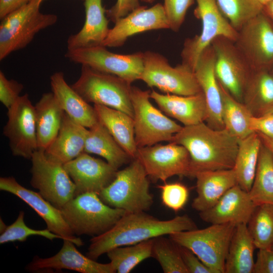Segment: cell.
Segmentation results:
<instances>
[{"label": "cell", "instance_id": "1", "mask_svg": "<svg viewBox=\"0 0 273 273\" xmlns=\"http://www.w3.org/2000/svg\"><path fill=\"white\" fill-rule=\"evenodd\" d=\"M197 229L195 222L187 214L163 220L145 212H126L109 230L93 237L86 256L96 260L117 247L133 245L159 236Z\"/></svg>", "mask_w": 273, "mask_h": 273}, {"label": "cell", "instance_id": "2", "mask_svg": "<svg viewBox=\"0 0 273 273\" xmlns=\"http://www.w3.org/2000/svg\"><path fill=\"white\" fill-rule=\"evenodd\" d=\"M170 142L188 150L189 177L194 178L200 171L233 168L239 140L225 128L215 129L202 122L183 126Z\"/></svg>", "mask_w": 273, "mask_h": 273}, {"label": "cell", "instance_id": "3", "mask_svg": "<svg viewBox=\"0 0 273 273\" xmlns=\"http://www.w3.org/2000/svg\"><path fill=\"white\" fill-rule=\"evenodd\" d=\"M149 177L137 158L117 170L112 181L99 194L107 205L126 212H145L153 203Z\"/></svg>", "mask_w": 273, "mask_h": 273}, {"label": "cell", "instance_id": "4", "mask_svg": "<svg viewBox=\"0 0 273 273\" xmlns=\"http://www.w3.org/2000/svg\"><path fill=\"white\" fill-rule=\"evenodd\" d=\"M75 235H100L112 228L126 212L112 207L95 192L75 196L60 209Z\"/></svg>", "mask_w": 273, "mask_h": 273}, {"label": "cell", "instance_id": "5", "mask_svg": "<svg viewBox=\"0 0 273 273\" xmlns=\"http://www.w3.org/2000/svg\"><path fill=\"white\" fill-rule=\"evenodd\" d=\"M41 0H32L2 19L0 24V60L25 48L40 30L55 24L58 17L40 10Z\"/></svg>", "mask_w": 273, "mask_h": 273}, {"label": "cell", "instance_id": "6", "mask_svg": "<svg viewBox=\"0 0 273 273\" xmlns=\"http://www.w3.org/2000/svg\"><path fill=\"white\" fill-rule=\"evenodd\" d=\"M80 75L71 86L84 100L123 112L133 118L131 84L114 75L81 65Z\"/></svg>", "mask_w": 273, "mask_h": 273}, {"label": "cell", "instance_id": "7", "mask_svg": "<svg viewBox=\"0 0 273 273\" xmlns=\"http://www.w3.org/2000/svg\"><path fill=\"white\" fill-rule=\"evenodd\" d=\"M236 224L232 223L179 232L169 235L176 244L192 251L212 271L224 273V265Z\"/></svg>", "mask_w": 273, "mask_h": 273}, {"label": "cell", "instance_id": "8", "mask_svg": "<svg viewBox=\"0 0 273 273\" xmlns=\"http://www.w3.org/2000/svg\"><path fill=\"white\" fill-rule=\"evenodd\" d=\"M150 92L131 86V101L138 148L163 141L170 142L173 136L183 128L152 105Z\"/></svg>", "mask_w": 273, "mask_h": 273}, {"label": "cell", "instance_id": "9", "mask_svg": "<svg viewBox=\"0 0 273 273\" xmlns=\"http://www.w3.org/2000/svg\"><path fill=\"white\" fill-rule=\"evenodd\" d=\"M143 65L140 80L149 87L180 96H191L202 92L191 69L181 63L172 67L165 57L157 52H143Z\"/></svg>", "mask_w": 273, "mask_h": 273}, {"label": "cell", "instance_id": "10", "mask_svg": "<svg viewBox=\"0 0 273 273\" xmlns=\"http://www.w3.org/2000/svg\"><path fill=\"white\" fill-rule=\"evenodd\" d=\"M194 14L202 22L200 34L185 39L180 54L181 64L193 71L203 50L219 36L234 41L238 31L231 25L219 9L216 0H195Z\"/></svg>", "mask_w": 273, "mask_h": 273}, {"label": "cell", "instance_id": "11", "mask_svg": "<svg viewBox=\"0 0 273 273\" xmlns=\"http://www.w3.org/2000/svg\"><path fill=\"white\" fill-rule=\"evenodd\" d=\"M65 57L74 63L116 75L131 84L140 80L144 68L143 52L118 54L104 46L67 50Z\"/></svg>", "mask_w": 273, "mask_h": 273}, {"label": "cell", "instance_id": "12", "mask_svg": "<svg viewBox=\"0 0 273 273\" xmlns=\"http://www.w3.org/2000/svg\"><path fill=\"white\" fill-rule=\"evenodd\" d=\"M30 159L31 185L60 209L75 197L76 190L64 165L49 159L42 150L35 151Z\"/></svg>", "mask_w": 273, "mask_h": 273}, {"label": "cell", "instance_id": "13", "mask_svg": "<svg viewBox=\"0 0 273 273\" xmlns=\"http://www.w3.org/2000/svg\"><path fill=\"white\" fill-rule=\"evenodd\" d=\"M211 44L215 53V72L218 82L243 103L245 89L253 70L234 40L219 36Z\"/></svg>", "mask_w": 273, "mask_h": 273}, {"label": "cell", "instance_id": "14", "mask_svg": "<svg viewBox=\"0 0 273 273\" xmlns=\"http://www.w3.org/2000/svg\"><path fill=\"white\" fill-rule=\"evenodd\" d=\"M235 43L253 70L273 69V21L263 11L238 31Z\"/></svg>", "mask_w": 273, "mask_h": 273}, {"label": "cell", "instance_id": "15", "mask_svg": "<svg viewBox=\"0 0 273 273\" xmlns=\"http://www.w3.org/2000/svg\"><path fill=\"white\" fill-rule=\"evenodd\" d=\"M7 116L3 133L12 154L30 159L38 147L34 105L27 94L20 96L8 109Z\"/></svg>", "mask_w": 273, "mask_h": 273}, {"label": "cell", "instance_id": "16", "mask_svg": "<svg viewBox=\"0 0 273 273\" xmlns=\"http://www.w3.org/2000/svg\"><path fill=\"white\" fill-rule=\"evenodd\" d=\"M152 180L166 181L174 176H190V157L182 145L155 144L138 149L136 158Z\"/></svg>", "mask_w": 273, "mask_h": 273}, {"label": "cell", "instance_id": "17", "mask_svg": "<svg viewBox=\"0 0 273 273\" xmlns=\"http://www.w3.org/2000/svg\"><path fill=\"white\" fill-rule=\"evenodd\" d=\"M114 24L103 42L106 48L120 47L129 37L139 33L170 29L163 5L160 3L150 8L140 6Z\"/></svg>", "mask_w": 273, "mask_h": 273}, {"label": "cell", "instance_id": "18", "mask_svg": "<svg viewBox=\"0 0 273 273\" xmlns=\"http://www.w3.org/2000/svg\"><path fill=\"white\" fill-rule=\"evenodd\" d=\"M0 190L16 196L27 204L44 221L47 229L51 232L62 239L72 241L78 247L83 245L82 241L69 227L61 210L46 200L38 192L24 187L12 176L0 178Z\"/></svg>", "mask_w": 273, "mask_h": 273}, {"label": "cell", "instance_id": "19", "mask_svg": "<svg viewBox=\"0 0 273 273\" xmlns=\"http://www.w3.org/2000/svg\"><path fill=\"white\" fill-rule=\"evenodd\" d=\"M64 167L75 186V196L86 192L99 195L112 181L118 170L107 161L84 152Z\"/></svg>", "mask_w": 273, "mask_h": 273}, {"label": "cell", "instance_id": "20", "mask_svg": "<svg viewBox=\"0 0 273 273\" xmlns=\"http://www.w3.org/2000/svg\"><path fill=\"white\" fill-rule=\"evenodd\" d=\"M63 240L62 247L57 254L48 258L35 256L27 265V270L40 272L66 269L81 273L116 272L110 262H98L81 254L72 241L67 239Z\"/></svg>", "mask_w": 273, "mask_h": 273}, {"label": "cell", "instance_id": "21", "mask_svg": "<svg viewBox=\"0 0 273 273\" xmlns=\"http://www.w3.org/2000/svg\"><path fill=\"white\" fill-rule=\"evenodd\" d=\"M215 53L210 44L201 54L194 72L206 101V124L215 129L224 128L222 116V101L215 72Z\"/></svg>", "mask_w": 273, "mask_h": 273}, {"label": "cell", "instance_id": "22", "mask_svg": "<svg viewBox=\"0 0 273 273\" xmlns=\"http://www.w3.org/2000/svg\"><path fill=\"white\" fill-rule=\"evenodd\" d=\"M249 192L238 185L229 189L211 208L199 212L201 218L210 223L247 224L256 207Z\"/></svg>", "mask_w": 273, "mask_h": 273}, {"label": "cell", "instance_id": "23", "mask_svg": "<svg viewBox=\"0 0 273 273\" xmlns=\"http://www.w3.org/2000/svg\"><path fill=\"white\" fill-rule=\"evenodd\" d=\"M150 97L165 115L172 117L184 126L195 125L206 121L207 106L203 93L191 96L162 94L155 90Z\"/></svg>", "mask_w": 273, "mask_h": 273}, {"label": "cell", "instance_id": "24", "mask_svg": "<svg viewBox=\"0 0 273 273\" xmlns=\"http://www.w3.org/2000/svg\"><path fill=\"white\" fill-rule=\"evenodd\" d=\"M85 18L82 28L67 41V50L103 46L110 28L103 0H83Z\"/></svg>", "mask_w": 273, "mask_h": 273}, {"label": "cell", "instance_id": "25", "mask_svg": "<svg viewBox=\"0 0 273 273\" xmlns=\"http://www.w3.org/2000/svg\"><path fill=\"white\" fill-rule=\"evenodd\" d=\"M197 196L192 207L199 212L213 206L231 188L237 185L233 168L203 171L196 173Z\"/></svg>", "mask_w": 273, "mask_h": 273}, {"label": "cell", "instance_id": "26", "mask_svg": "<svg viewBox=\"0 0 273 273\" xmlns=\"http://www.w3.org/2000/svg\"><path fill=\"white\" fill-rule=\"evenodd\" d=\"M50 84L62 109L76 123L90 128L99 121L95 108L84 100L66 81L62 72L51 76Z\"/></svg>", "mask_w": 273, "mask_h": 273}, {"label": "cell", "instance_id": "27", "mask_svg": "<svg viewBox=\"0 0 273 273\" xmlns=\"http://www.w3.org/2000/svg\"><path fill=\"white\" fill-rule=\"evenodd\" d=\"M88 129L74 121L64 112L60 130L45 150L50 159L62 164L75 159L84 152Z\"/></svg>", "mask_w": 273, "mask_h": 273}, {"label": "cell", "instance_id": "28", "mask_svg": "<svg viewBox=\"0 0 273 273\" xmlns=\"http://www.w3.org/2000/svg\"><path fill=\"white\" fill-rule=\"evenodd\" d=\"M38 150H45L56 137L64 111L52 92L43 94L34 105Z\"/></svg>", "mask_w": 273, "mask_h": 273}, {"label": "cell", "instance_id": "29", "mask_svg": "<svg viewBox=\"0 0 273 273\" xmlns=\"http://www.w3.org/2000/svg\"><path fill=\"white\" fill-rule=\"evenodd\" d=\"M99 121L102 123L117 143L133 159L136 158L134 121L132 117L121 111L100 104H94Z\"/></svg>", "mask_w": 273, "mask_h": 273}, {"label": "cell", "instance_id": "30", "mask_svg": "<svg viewBox=\"0 0 273 273\" xmlns=\"http://www.w3.org/2000/svg\"><path fill=\"white\" fill-rule=\"evenodd\" d=\"M243 103L253 116L273 112V71L253 70L245 89Z\"/></svg>", "mask_w": 273, "mask_h": 273}, {"label": "cell", "instance_id": "31", "mask_svg": "<svg viewBox=\"0 0 273 273\" xmlns=\"http://www.w3.org/2000/svg\"><path fill=\"white\" fill-rule=\"evenodd\" d=\"M255 248L247 224L236 225L225 259L224 273H252Z\"/></svg>", "mask_w": 273, "mask_h": 273}, {"label": "cell", "instance_id": "32", "mask_svg": "<svg viewBox=\"0 0 273 273\" xmlns=\"http://www.w3.org/2000/svg\"><path fill=\"white\" fill-rule=\"evenodd\" d=\"M84 152L104 158L117 170L132 160L99 121L88 129Z\"/></svg>", "mask_w": 273, "mask_h": 273}, {"label": "cell", "instance_id": "33", "mask_svg": "<svg viewBox=\"0 0 273 273\" xmlns=\"http://www.w3.org/2000/svg\"><path fill=\"white\" fill-rule=\"evenodd\" d=\"M261 144L260 138L255 132L239 140L233 169L237 185L248 192L255 177Z\"/></svg>", "mask_w": 273, "mask_h": 273}, {"label": "cell", "instance_id": "34", "mask_svg": "<svg viewBox=\"0 0 273 273\" xmlns=\"http://www.w3.org/2000/svg\"><path fill=\"white\" fill-rule=\"evenodd\" d=\"M249 195L256 205H273V155L262 143Z\"/></svg>", "mask_w": 273, "mask_h": 273}, {"label": "cell", "instance_id": "35", "mask_svg": "<svg viewBox=\"0 0 273 273\" xmlns=\"http://www.w3.org/2000/svg\"><path fill=\"white\" fill-rule=\"evenodd\" d=\"M219 83V82H218ZM222 101V116L224 128L239 140L253 132L250 128L251 113L219 83Z\"/></svg>", "mask_w": 273, "mask_h": 273}, {"label": "cell", "instance_id": "36", "mask_svg": "<svg viewBox=\"0 0 273 273\" xmlns=\"http://www.w3.org/2000/svg\"><path fill=\"white\" fill-rule=\"evenodd\" d=\"M153 239L114 248L107 255L116 272L128 273L143 260L152 257Z\"/></svg>", "mask_w": 273, "mask_h": 273}, {"label": "cell", "instance_id": "37", "mask_svg": "<svg viewBox=\"0 0 273 273\" xmlns=\"http://www.w3.org/2000/svg\"><path fill=\"white\" fill-rule=\"evenodd\" d=\"M247 225L256 248L270 249L273 246V205H256Z\"/></svg>", "mask_w": 273, "mask_h": 273}, {"label": "cell", "instance_id": "38", "mask_svg": "<svg viewBox=\"0 0 273 273\" xmlns=\"http://www.w3.org/2000/svg\"><path fill=\"white\" fill-rule=\"evenodd\" d=\"M163 236L153 238L152 257L157 260L165 273H188L178 245L170 238Z\"/></svg>", "mask_w": 273, "mask_h": 273}, {"label": "cell", "instance_id": "39", "mask_svg": "<svg viewBox=\"0 0 273 273\" xmlns=\"http://www.w3.org/2000/svg\"><path fill=\"white\" fill-rule=\"evenodd\" d=\"M222 13L238 31L248 21L262 11L258 0H216Z\"/></svg>", "mask_w": 273, "mask_h": 273}, {"label": "cell", "instance_id": "40", "mask_svg": "<svg viewBox=\"0 0 273 273\" xmlns=\"http://www.w3.org/2000/svg\"><path fill=\"white\" fill-rule=\"evenodd\" d=\"M24 212H19L16 220L7 226L0 235V244H3L15 241L24 242L31 236L43 237L50 240L62 238L51 232L47 228L44 230H34L28 227L24 222Z\"/></svg>", "mask_w": 273, "mask_h": 273}, {"label": "cell", "instance_id": "41", "mask_svg": "<svg viewBox=\"0 0 273 273\" xmlns=\"http://www.w3.org/2000/svg\"><path fill=\"white\" fill-rule=\"evenodd\" d=\"M158 187L161 189L162 203L167 207L177 212L187 203L189 191L183 184L179 183H165Z\"/></svg>", "mask_w": 273, "mask_h": 273}, {"label": "cell", "instance_id": "42", "mask_svg": "<svg viewBox=\"0 0 273 273\" xmlns=\"http://www.w3.org/2000/svg\"><path fill=\"white\" fill-rule=\"evenodd\" d=\"M163 7L170 29L177 32L183 24L188 9L195 0H163Z\"/></svg>", "mask_w": 273, "mask_h": 273}, {"label": "cell", "instance_id": "43", "mask_svg": "<svg viewBox=\"0 0 273 273\" xmlns=\"http://www.w3.org/2000/svg\"><path fill=\"white\" fill-rule=\"evenodd\" d=\"M23 85L14 79H8L0 71V101L7 109L11 108L20 97Z\"/></svg>", "mask_w": 273, "mask_h": 273}, {"label": "cell", "instance_id": "44", "mask_svg": "<svg viewBox=\"0 0 273 273\" xmlns=\"http://www.w3.org/2000/svg\"><path fill=\"white\" fill-rule=\"evenodd\" d=\"M140 0H117L115 4L106 10L108 18L115 23L140 6Z\"/></svg>", "mask_w": 273, "mask_h": 273}, {"label": "cell", "instance_id": "45", "mask_svg": "<svg viewBox=\"0 0 273 273\" xmlns=\"http://www.w3.org/2000/svg\"><path fill=\"white\" fill-rule=\"evenodd\" d=\"M178 246L181 257L188 273H212V270L203 263L192 251L185 247L179 245Z\"/></svg>", "mask_w": 273, "mask_h": 273}, {"label": "cell", "instance_id": "46", "mask_svg": "<svg viewBox=\"0 0 273 273\" xmlns=\"http://www.w3.org/2000/svg\"><path fill=\"white\" fill-rule=\"evenodd\" d=\"M250 128L253 132L273 139V115L270 113L260 116H252L250 120Z\"/></svg>", "mask_w": 273, "mask_h": 273}, {"label": "cell", "instance_id": "47", "mask_svg": "<svg viewBox=\"0 0 273 273\" xmlns=\"http://www.w3.org/2000/svg\"><path fill=\"white\" fill-rule=\"evenodd\" d=\"M252 272L273 273V252L271 249H258Z\"/></svg>", "mask_w": 273, "mask_h": 273}, {"label": "cell", "instance_id": "48", "mask_svg": "<svg viewBox=\"0 0 273 273\" xmlns=\"http://www.w3.org/2000/svg\"><path fill=\"white\" fill-rule=\"evenodd\" d=\"M32 0H0V19L28 4Z\"/></svg>", "mask_w": 273, "mask_h": 273}, {"label": "cell", "instance_id": "49", "mask_svg": "<svg viewBox=\"0 0 273 273\" xmlns=\"http://www.w3.org/2000/svg\"><path fill=\"white\" fill-rule=\"evenodd\" d=\"M257 133L260 138L261 143L270 151L273 155V139L260 133Z\"/></svg>", "mask_w": 273, "mask_h": 273}, {"label": "cell", "instance_id": "50", "mask_svg": "<svg viewBox=\"0 0 273 273\" xmlns=\"http://www.w3.org/2000/svg\"><path fill=\"white\" fill-rule=\"evenodd\" d=\"M262 11L273 21V0L270 1L263 6Z\"/></svg>", "mask_w": 273, "mask_h": 273}, {"label": "cell", "instance_id": "51", "mask_svg": "<svg viewBox=\"0 0 273 273\" xmlns=\"http://www.w3.org/2000/svg\"><path fill=\"white\" fill-rule=\"evenodd\" d=\"M0 221H1L0 231H1V233H2L6 230L7 226L5 224V223H4V222L3 221L2 218H1Z\"/></svg>", "mask_w": 273, "mask_h": 273}, {"label": "cell", "instance_id": "52", "mask_svg": "<svg viewBox=\"0 0 273 273\" xmlns=\"http://www.w3.org/2000/svg\"><path fill=\"white\" fill-rule=\"evenodd\" d=\"M263 7L271 0H258Z\"/></svg>", "mask_w": 273, "mask_h": 273}, {"label": "cell", "instance_id": "53", "mask_svg": "<svg viewBox=\"0 0 273 273\" xmlns=\"http://www.w3.org/2000/svg\"><path fill=\"white\" fill-rule=\"evenodd\" d=\"M145 3L151 4L153 3L155 0H141Z\"/></svg>", "mask_w": 273, "mask_h": 273}, {"label": "cell", "instance_id": "54", "mask_svg": "<svg viewBox=\"0 0 273 273\" xmlns=\"http://www.w3.org/2000/svg\"><path fill=\"white\" fill-rule=\"evenodd\" d=\"M270 249H271V250L273 252V246L271 247V248Z\"/></svg>", "mask_w": 273, "mask_h": 273}, {"label": "cell", "instance_id": "55", "mask_svg": "<svg viewBox=\"0 0 273 273\" xmlns=\"http://www.w3.org/2000/svg\"><path fill=\"white\" fill-rule=\"evenodd\" d=\"M271 114L273 115V112Z\"/></svg>", "mask_w": 273, "mask_h": 273}, {"label": "cell", "instance_id": "56", "mask_svg": "<svg viewBox=\"0 0 273 273\" xmlns=\"http://www.w3.org/2000/svg\"><path fill=\"white\" fill-rule=\"evenodd\" d=\"M41 1H42L43 2L44 0H41Z\"/></svg>", "mask_w": 273, "mask_h": 273}, {"label": "cell", "instance_id": "57", "mask_svg": "<svg viewBox=\"0 0 273 273\" xmlns=\"http://www.w3.org/2000/svg\"><path fill=\"white\" fill-rule=\"evenodd\" d=\"M272 71H273V69H272Z\"/></svg>", "mask_w": 273, "mask_h": 273}]
</instances>
